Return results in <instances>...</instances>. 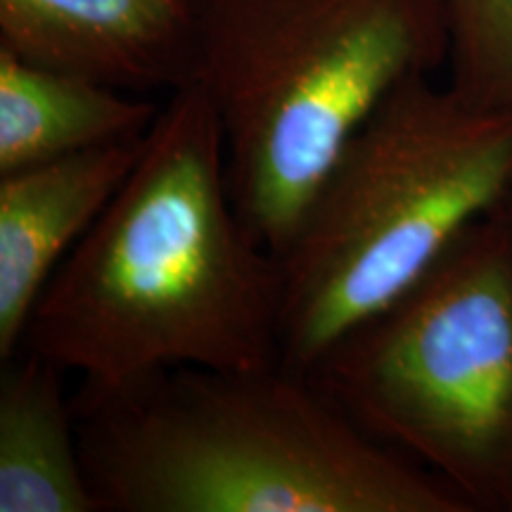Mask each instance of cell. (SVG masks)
Segmentation results:
<instances>
[{
	"mask_svg": "<svg viewBox=\"0 0 512 512\" xmlns=\"http://www.w3.org/2000/svg\"><path fill=\"white\" fill-rule=\"evenodd\" d=\"M162 105L0 48V174L147 136Z\"/></svg>",
	"mask_w": 512,
	"mask_h": 512,
	"instance_id": "8",
	"label": "cell"
},
{
	"mask_svg": "<svg viewBox=\"0 0 512 512\" xmlns=\"http://www.w3.org/2000/svg\"><path fill=\"white\" fill-rule=\"evenodd\" d=\"M306 375L472 512L512 508V221L470 223L399 297L339 335Z\"/></svg>",
	"mask_w": 512,
	"mask_h": 512,
	"instance_id": "5",
	"label": "cell"
},
{
	"mask_svg": "<svg viewBox=\"0 0 512 512\" xmlns=\"http://www.w3.org/2000/svg\"><path fill=\"white\" fill-rule=\"evenodd\" d=\"M448 31V86L470 105L512 112V0H439Z\"/></svg>",
	"mask_w": 512,
	"mask_h": 512,
	"instance_id": "10",
	"label": "cell"
},
{
	"mask_svg": "<svg viewBox=\"0 0 512 512\" xmlns=\"http://www.w3.org/2000/svg\"><path fill=\"white\" fill-rule=\"evenodd\" d=\"M0 512H100L64 370L31 351L0 373Z\"/></svg>",
	"mask_w": 512,
	"mask_h": 512,
	"instance_id": "9",
	"label": "cell"
},
{
	"mask_svg": "<svg viewBox=\"0 0 512 512\" xmlns=\"http://www.w3.org/2000/svg\"><path fill=\"white\" fill-rule=\"evenodd\" d=\"M145 138L0 174V358L22 351L57 268L138 164Z\"/></svg>",
	"mask_w": 512,
	"mask_h": 512,
	"instance_id": "7",
	"label": "cell"
},
{
	"mask_svg": "<svg viewBox=\"0 0 512 512\" xmlns=\"http://www.w3.org/2000/svg\"><path fill=\"white\" fill-rule=\"evenodd\" d=\"M510 512H512V508H510Z\"/></svg>",
	"mask_w": 512,
	"mask_h": 512,
	"instance_id": "12",
	"label": "cell"
},
{
	"mask_svg": "<svg viewBox=\"0 0 512 512\" xmlns=\"http://www.w3.org/2000/svg\"><path fill=\"white\" fill-rule=\"evenodd\" d=\"M72 408L100 512H472L280 363L83 380Z\"/></svg>",
	"mask_w": 512,
	"mask_h": 512,
	"instance_id": "2",
	"label": "cell"
},
{
	"mask_svg": "<svg viewBox=\"0 0 512 512\" xmlns=\"http://www.w3.org/2000/svg\"><path fill=\"white\" fill-rule=\"evenodd\" d=\"M448 62L439 0H195V67L233 202L280 256L382 100Z\"/></svg>",
	"mask_w": 512,
	"mask_h": 512,
	"instance_id": "3",
	"label": "cell"
},
{
	"mask_svg": "<svg viewBox=\"0 0 512 512\" xmlns=\"http://www.w3.org/2000/svg\"><path fill=\"white\" fill-rule=\"evenodd\" d=\"M0 48L124 93L192 81L195 0H0Z\"/></svg>",
	"mask_w": 512,
	"mask_h": 512,
	"instance_id": "6",
	"label": "cell"
},
{
	"mask_svg": "<svg viewBox=\"0 0 512 512\" xmlns=\"http://www.w3.org/2000/svg\"><path fill=\"white\" fill-rule=\"evenodd\" d=\"M503 207V211L505 214H508V219L512 221V188H510V192H508V197H505V202L501 204Z\"/></svg>",
	"mask_w": 512,
	"mask_h": 512,
	"instance_id": "11",
	"label": "cell"
},
{
	"mask_svg": "<svg viewBox=\"0 0 512 512\" xmlns=\"http://www.w3.org/2000/svg\"><path fill=\"white\" fill-rule=\"evenodd\" d=\"M512 188V112L430 76L401 83L339 152L278 256L280 366L306 373L415 283Z\"/></svg>",
	"mask_w": 512,
	"mask_h": 512,
	"instance_id": "4",
	"label": "cell"
},
{
	"mask_svg": "<svg viewBox=\"0 0 512 512\" xmlns=\"http://www.w3.org/2000/svg\"><path fill=\"white\" fill-rule=\"evenodd\" d=\"M283 271L249 233L214 107L169 93L138 164L38 299L22 351L91 382L280 363Z\"/></svg>",
	"mask_w": 512,
	"mask_h": 512,
	"instance_id": "1",
	"label": "cell"
}]
</instances>
